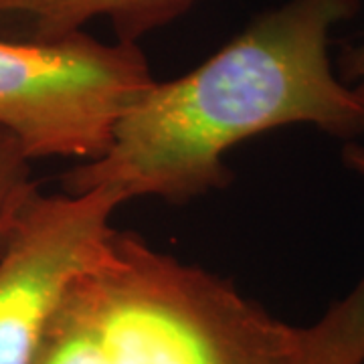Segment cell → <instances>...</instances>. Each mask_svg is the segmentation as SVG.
<instances>
[{
    "label": "cell",
    "mask_w": 364,
    "mask_h": 364,
    "mask_svg": "<svg viewBox=\"0 0 364 364\" xmlns=\"http://www.w3.org/2000/svg\"><path fill=\"white\" fill-rule=\"evenodd\" d=\"M338 77L364 104V39L344 47L338 57Z\"/></svg>",
    "instance_id": "8"
},
{
    "label": "cell",
    "mask_w": 364,
    "mask_h": 364,
    "mask_svg": "<svg viewBox=\"0 0 364 364\" xmlns=\"http://www.w3.org/2000/svg\"><path fill=\"white\" fill-rule=\"evenodd\" d=\"M154 81L132 43H102L83 31L53 41L0 39V130L31 160L90 162Z\"/></svg>",
    "instance_id": "3"
},
{
    "label": "cell",
    "mask_w": 364,
    "mask_h": 364,
    "mask_svg": "<svg viewBox=\"0 0 364 364\" xmlns=\"http://www.w3.org/2000/svg\"><path fill=\"white\" fill-rule=\"evenodd\" d=\"M342 160L364 178V146L346 144ZM296 364H364V275L316 324L299 328Z\"/></svg>",
    "instance_id": "6"
},
{
    "label": "cell",
    "mask_w": 364,
    "mask_h": 364,
    "mask_svg": "<svg viewBox=\"0 0 364 364\" xmlns=\"http://www.w3.org/2000/svg\"><path fill=\"white\" fill-rule=\"evenodd\" d=\"M196 0H0V39L53 41L105 18L117 41L136 45Z\"/></svg>",
    "instance_id": "5"
},
{
    "label": "cell",
    "mask_w": 364,
    "mask_h": 364,
    "mask_svg": "<svg viewBox=\"0 0 364 364\" xmlns=\"http://www.w3.org/2000/svg\"><path fill=\"white\" fill-rule=\"evenodd\" d=\"M31 158L11 134L0 130V245L13 231L31 198L39 193Z\"/></svg>",
    "instance_id": "7"
},
{
    "label": "cell",
    "mask_w": 364,
    "mask_h": 364,
    "mask_svg": "<svg viewBox=\"0 0 364 364\" xmlns=\"http://www.w3.org/2000/svg\"><path fill=\"white\" fill-rule=\"evenodd\" d=\"M360 0H287L178 79L154 81L117 119L104 154L63 176L65 193L188 200L229 181L225 154L294 124L354 138L364 104L330 59L332 31Z\"/></svg>",
    "instance_id": "1"
},
{
    "label": "cell",
    "mask_w": 364,
    "mask_h": 364,
    "mask_svg": "<svg viewBox=\"0 0 364 364\" xmlns=\"http://www.w3.org/2000/svg\"><path fill=\"white\" fill-rule=\"evenodd\" d=\"M119 205L102 188L31 198L0 245V364H35L67 287L104 249Z\"/></svg>",
    "instance_id": "4"
},
{
    "label": "cell",
    "mask_w": 364,
    "mask_h": 364,
    "mask_svg": "<svg viewBox=\"0 0 364 364\" xmlns=\"http://www.w3.org/2000/svg\"><path fill=\"white\" fill-rule=\"evenodd\" d=\"M299 326L219 275L112 231L75 275L35 364H296Z\"/></svg>",
    "instance_id": "2"
}]
</instances>
